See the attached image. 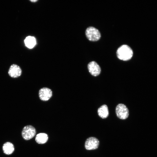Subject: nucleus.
<instances>
[{"mask_svg": "<svg viewBox=\"0 0 157 157\" xmlns=\"http://www.w3.org/2000/svg\"><path fill=\"white\" fill-rule=\"evenodd\" d=\"M24 43L26 47L31 49L33 48L36 43L35 38L33 36H28L24 40Z\"/></svg>", "mask_w": 157, "mask_h": 157, "instance_id": "obj_12", "label": "nucleus"}, {"mask_svg": "<svg viewBox=\"0 0 157 157\" xmlns=\"http://www.w3.org/2000/svg\"><path fill=\"white\" fill-rule=\"evenodd\" d=\"M133 51L129 46L124 44L117 49L116 54L117 58L120 60L127 61L130 60L133 55Z\"/></svg>", "mask_w": 157, "mask_h": 157, "instance_id": "obj_1", "label": "nucleus"}, {"mask_svg": "<svg viewBox=\"0 0 157 157\" xmlns=\"http://www.w3.org/2000/svg\"><path fill=\"white\" fill-rule=\"evenodd\" d=\"M88 68L89 72L93 76H97L100 73V67L95 61H92L90 62L88 65Z\"/></svg>", "mask_w": 157, "mask_h": 157, "instance_id": "obj_7", "label": "nucleus"}, {"mask_svg": "<svg viewBox=\"0 0 157 157\" xmlns=\"http://www.w3.org/2000/svg\"><path fill=\"white\" fill-rule=\"evenodd\" d=\"M3 150L5 154L10 155L14 151V147L13 144L9 142L5 143L3 146Z\"/></svg>", "mask_w": 157, "mask_h": 157, "instance_id": "obj_10", "label": "nucleus"}, {"mask_svg": "<svg viewBox=\"0 0 157 157\" xmlns=\"http://www.w3.org/2000/svg\"><path fill=\"white\" fill-rule=\"evenodd\" d=\"M99 144V141L97 138L94 137H90L86 140L85 146L87 150H92L97 149Z\"/></svg>", "mask_w": 157, "mask_h": 157, "instance_id": "obj_5", "label": "nucleus"}, {"mask_svg": "<svg viewBox=\"0 0 157 157\" xmlns=\"http://www.w3.org/2000/svg\"><path fill=\"white\" fill-rule=\"evenodd\" d=\"M115 111L117 116L122 119H126L129 115V111L128 108L123 104H119L117 106Z\"/></svg>", "mask_w": 157, "mask_h": 157, "instance_id": "obj_4", "label": "nucleus"}, {"mask_svg": "<svg viewBox=\"0 0 157 157\" xmlns=\"http://www.w3.org/2000/svg\"><path fill=\"white\" fill-rule=\"evenodd\" d=\"M36 131L35 128L31 125L24 126L22 131V135L25 140H28L32 139L35 135Z\"/></svg>", "mask_w": 157, "mask_h": 157, "instance_id": "obj_3", "label": "nucleus"}, {"mask_svg": "<svg viewBox=\"0 0 157 157\" xmlns=\"http://www.w3.org/2000/svg\"><path fill=\"white\" fill-rule=\"evenodd\" d=\"M85 35L88 40L92 41H96L99 40L101 37L99 31L93 27L88 28L85 31Z\"/></svg>", "mask_w": 157, "mask_h": 157, "instance_id": "obj_2", "label": "nucleus"}, {"mask_svg": "<svg viewBox=\"0 0 157 157\" xmlns=\"http://www.w3.org/2000/svg\"><path fill=\"white\" fill-rule=\"evenodd\" d=\"M22 72V70L19 66L15 64H12L10 66L8 71L9 75L13 78L20 76Z\"/></svg>", "mask_w": 157, "mask_h": 157, "instance_id": "obj_8", "label": "nucleus"}, {"mask_svg": "<svg viewBox=\"0 0 157 157\" xmlns=\"http://www.w3.org/2000/svg\"><path fill=\"white\" fill-rule=\"evenodd\" d=\"M97 112L99 116L103 119L106 118L109 115V111L107 105H103L98 109Z\"/></svg>", "mask_w": 157, "mask_h": 157, "instance_id": "obj_9", "label": "nucleus"}, {"mask_svg": "<svg viewBox=\"0 0 157 157\" xmlns=\"http://www.w3.org/2000/svg\"><path fill=\"white\" fill-rule=\"evenodd\" d=\"M30 1H31L32 2H36V1H38V0H30Z\"/></svg>", "mask_w": 157, "mask_h": 157, "instance_id": "obj_13", "label": "nucleus"}, {"mask_svg": "<svg viewBox=\"0 0 157 157\" xmlns=\"http://www.w3.org/2000/svg\"><path fill=\"white\" fill-rule=\"evenodd\" d=\"M48 138V136L47 134L44 133H40L36 135L35 140L38 144H44L47 142Z\"/></svg>", "mask_w": 157, "mask_h": 157, "instance_id": "obj_11", "label": "nucleus"}, {"mask_svg": "<svg viewBox=\"0 0 157 157\" xmlns=\"http://www.w3.org/2000/svg\"><path fill=\"white\" fill-rule=\"evenodd\" d=\"M52 92L51 90L47 88L40 89L39 92V96L40 100L42 101H47L51 97Z\"/></svg>", "mask_w": 157, "mask_h": 157, "instance_id": "obj_6", "label": "nucleus"}]
</instances>
